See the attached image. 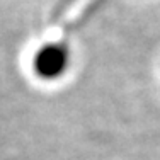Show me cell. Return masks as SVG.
<instances>
[{
    "instance_id": "6da1fadb",
    "label": "cell",
    "mask_w": 160,
    "mask_h": 160,
    "mask_svg": "<svg viewBox=\"0 0 160 160\" xmlns=\"http://www.w3.org/2000/svg\"><path fill=\"white\" fill-rule=\"evenodd\" d=\"M70 68V49L63 43H48L32 58V72L38 78L53 82L62 78Z\"/></svg>"
}]
</instances>
